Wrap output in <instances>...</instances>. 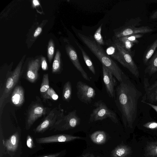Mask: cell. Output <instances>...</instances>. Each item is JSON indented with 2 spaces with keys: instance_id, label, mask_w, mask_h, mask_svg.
<instances>
[{
  "instance_id": "6da1fadb",
  "label": "cell",
  "mask_w": 157,
  "mask_h": 157,
  "mask_svg": "<svg viewBox=\"0 0 157 157\" xmlns=\"http://www.w3.org/2000/svg\"><path fill=\"white\" fill-rule=\"evenodd\" d=\"M115 90V101L126 127L133 128L137 117L138 101L142 93L124 73Z\"/></svg>"
},
{
  "instance_id": "7a4b0ae2",
  "label": "cell",
  "mask_w": 157,
  "mask_h": 157,
  "mask_svg": "<svg viewBox=\"0 0 157 157\" xmlns=\"http://www.w3.org/2000/svg\"><path fill=\"white\" fill-rule=\"evenodd\" d=\"M78 37L98 58L102 65L107 68L119 82L124 72L118 65L105 52L101 46L91 37L78 33Z\"/></svg>"
},
{
  "instance_id": "3957f363",
  "label": "cell",
  "mask_w": 157,
  "mask_h": 157,
  "mask_svg": "<svg viewBox=\"0 0 157 157\" xmlns=\"http://www.w3.org/2000/svg\"><path fill=\"white\" fill-rule=\"evenodd\" d=\"M94 105L95 108L90 114V122L102 121L109 118L114 123H118V117L116 113L109 109L102 101L100 100L95 102Z\"/></svg>"
},
{
  "instance_id": "277c9868",
  "label": "cell",
  "mask_w": 157,
  "mask_h": 157,
  "mask_svg": "<svg viewBox=\"0 0 157 157\" xmlns=\"http://www.w3.org/2000/svg\"><path fill=\"white\" fill-rule=\"evenodd\" d=\"M22 65L21 62L18 65L14 71L11 73L6 80L0 97V117L2 112L10 94L17 83L19 79Z\"/></svg>"
},
{
  "instance_id": "5b68a950",
  "label": "cell",
  "mask_w": 157,
  "mask_h": 157,
  "mask_svg": "<svg viewBox=\"0 0 157 157\" xmlns=\"http://www.w3.org/2000/svg\"><path fill=\"white\" fill-rule=\"evenodd\" d=\"M141 21L140 18L138 17L131 20L126 26L123 27L120 31L115 33V36L117 39L129 35L135 34H144L151 32L153 29L148 26H142L136 27L140 25Z\"/></svg>"
},
{
  "instance_id": "8992f818",
  "label": "cell",
  "mask_w": 157,
  "mask_h": 157,
  "mask_svg": "<svg viewBox=\"0 0 157 157\" xmlns=\"http://www.w3.org/2000/svg\"><path fill=\"white\" fill-rule=\"evenodd\" d=\"M76 110L69 112L68 114L59 119L53 126L50 130L64 131L72 129L78 125L80 123L81 119L77 115Z\"/></svg>"
},
{
  "instance_id": "52a82bcc",
  "label": "cell",
  "mask_w": 157,
  "mask_h": 157,
  "mask_svg": "<svg viewBox=\"0 0 157 157\" xmlns=\"http://www.w3.org/2000/svg\"><path fill=\"white\" fill-rule=\"evenodd\" d=\"M64 115L63 110L60 107L53 109L44 120L33 129V131L35 133H42L49 129L50 130L57 121Z\"/></svg>"
},
{
  "instance_id": "ba28073f",
  "label": "cell",
  "mask_w": 157,
  "mask_h": 157,
  "mask_svg": "<svg viewBox=\"0 0 157 157\" xmlns=\"http://www.w3.org/2000/svg\"><path fill=\"white\" fill-rule=\"evenodd\" d=\"M113 44L120 52L124 62L125 67L137 78L139 76L138 67L134 61L131 53L123 48L116 39L114 40Z\"/></svg>"
},
{
  "instance_id": "9c48e42d",
  "label": "cell",
  "mask_w": 157,
  "mask_h": 157,
  "mask_svg": "<svg viewBox=\"0 0 157 157\" xmlns=\"http://www.w3.org/2000/svg\"><path fill=\"white\" fill-rule=\"evenodd\" d=\"M76 88L78 99L82 102L86 104H90L96 95L95 89L80 81L77 82Z\"/></svg>"
},
{
  "instance_id": "30bf717a",
  "label": "cell",
  "mask_w": 157,
  "mask_h": 157,
  "mask_svg": "<svg viewBox=\"0 0 157 157\" xmlns=\"http://www.w3.org/2000/svg\"><path fill=\"white\" fill-rule=\"evenodd\" d=\"M46 109L43 106L36 104L33 105L29 109L26 120L25 128L29 129L35 121L39 118L45 115Z\"/></svg>"
},
{
  "instance_id": "8fae6325",
  "label": "cell",
  "mask_w": 157,
  "mask_h": 157,
  "mask_svg": "<svg viewBox=\"0 0 157 157\" xmlns=\"http://www.w3.org/2000/svg\"><path fill=\"white\" fill-rule=\"evenodd\" d=\"M83 138L74 136L71 135L59 134L49 136L36 139V142L39 144H44L54 142H67L76 139H82Z\"/></svg>"
},
{
  "instance_id": "7c38bea8",
  "label": "cell",
  "mask_w": 157,
  "mask_h": 157,
  "mask_svg": "<svg viewBox=\"0 0 157 157\" xmlns=\"http://www.w3.org/2000/svg\"><path fill=\"white\" fill-rule=\"evenodd\" d=\"M102 65L103 81L107 93L110 97L115 98L116 81L113 78V75L107 68L103 65Z\"/></svg>"
},
{
  "instance_id": "4fadbf2b",
  "label": "cell",
  "mask_w": 157,
  "mask_h": 157,
  "mask_svg": "<svg viewBox=\"0 0 157 157\" xmlns=\"http://www.w3.org/2000/svg\"><path fill=\"white\" fill-rule=\"evenodd\" d=\"M145 94L143 97L142 101H146L151 104L157 102V80L150 85L148 79L144 78V82Z\"/></svg>"
},
{
  "instance_id": "5bb4252c",
  "label": "cell",
  "mask_w": 157,
  "mask_h": 157,
  "mask_svg": "<svg viewBox=\"0 0 157 157\" xmlns=\"http://www.w3.org/2000/svg\"><path fill=\"white\" fill-rule=\"evenodd\" d=\"M66 50L71 62L76 69L81 73L82 77L86 80L90 81V78L79 62L78 55L75 49L71 46L67 45L66 46Z\"/></svg>"
},
{
  "instance_id": "9a60e30c",
  "label": "cell",
  "mask_w": 157,
  "mask_h": 157,
  "mask_svg": "<svg viewBox=\"0 0 157 157\" xmlns=\"http://www.w3.org/2000/svg\"><path fill=\"white\" fill-rule=\"evenodd\" d=\"M40 61L38 59L29 63L26 73V78L31 83L34 82L38 77V71L40 67Z\"/></svg>"
},
{
  "instance_id": "2e32d148",
  "label": "cell",
  "mask_w": 157,
  "mask_h": 157,
  "mask_svg": "<svg viewBox=\"0 0 157 157\" xmlns=\"http://www.w3.org/2000/svg\"><path fill=\"white\" fill-rule=\"evenodd\" d=\"M19 141V135L17 132L7 139L3 140V144L7 151L14 152L17 149Z\"/></svg>"
},
{
  "instance_id": "e0dca14e",
  "label": "cell",
  "mask_w": 157,
  "mask_h": 157,
  "mask_svg": "<svg viewBox=\"0 0 157 157\" xmlns=\"http://www.w3.org/2000/svg\"><path fill=\"white\" fill-rule=\"evenodd\" d=\"M24 91L23 88L18 86L14 89L11 97V100L15 106H21L25 101Z\"/></svg>"
},
{
  "instance_id": "ac0fdd59",
  "label": "cell",
  "mask_w": 157,
  "mask_h": 157,
  "mask_svg": "<svg viewBox=\"0 0 157 157\" xmlns=\"http://www.w3.org/2000/svg\"><path fill=\"white\" fill-rule=\"evenodd\" d=\"M131 153L132 150L129 147L121 144L111 151L110 157H130Z\"/></svg>"
},
{
  "instance_id": "d6986e66",
  "label": "cell",
  "mask_w": 157,
  "mask_h": 157,
  "mask_svg": "<svg viewBox=\"0 0 157 157\" xmlns=\"http://www.w3.org/2000/svg\"><path fill=\"white\" fill-rule=\"evenodd\" d=\"M105 52L109 56H111L117 60L123 66L125 67V65L121 55L114 44L113 45L109 46L106 48Z\"/></svg>"
},
{
  "instance_id": "ffe728a7",
  "label": "cell",
  "mask_w": 157,
  "mask_h": 157,
  "mask_svg": "<svg viewBox=\"0 0 157 157\" xmlns=\"http://www.w3.org/2000/svg\"><path fill=\"white\" fill-rule=\"evenodd\" d=\"M145 73L149 75H152L157 72V50L147 64Z\"/></svg>"
},
{
  "instance_id": "44dd1931",
  "label": "cell",
  "mask_w": 157,
  "mask_h": 157,
  "mask_svg": "<svg viewBox=\"0 0 157 157\" xmlns=\"http://www.w3.org/2000/svg\"><path fill=\"white\" fill-rule=\"evenodd\" d=\"M90 138L94 143L98 144H102L105 142L106 136L104 131H98L93 133L90 136Z\"/></svg>"
},
{
  "instance_id": "7402d4cb",
  "label": "cell",
  "mask_w": 157,
  "mask_h": 157,
  "mask_svg": "<svg viewBox=\"0 0 157 157\" xmlns=\"http://www.w3.org/2000/svg\"><path fill=\"white\" fill-rule=\"evenodd\" d=\"M157 48V38L148 47L144 53L143 61L145 65L147 64L149 59L154 54Z\"/></svg>"
},
{
  "instance_id": "603a6c76",
  "label": "cell",
  "mask_w": 157,
  "mask_h": 157,
  "mask_svg": "<svg viewBox=\"0 0 157 157\" xmlns=\"http://www.w3.org/2000/svg\"><path fill=\"white\" fill-rule=\"evenodd\" d=\"M77 45L80 50L82 54L83 59L89 70L94 75L96 74V71L93 63L90 58L83 48L77 41H75Z\"/></svg>"
},
{
  "instance_id": "cb8c5ba5",
  "label": "cell",
  "mask_w": 157,
  "mask_h": 157,
  "mask_svg": "<svg viewBox=\"0 0 157 157\" xmlns=\"http://www.w3.org/2000/svg\"><path fill=\"white\" fill-rule=\"evenodd\" d=\"M144 155L147 157H157V141L150 143L146 146Z\"/></svg>"
},
{
  "instance_id": "d4e9b609",
  "label": "cell",
  "mask_w": 157,
  "mask_h": 157,
  "mask_svg": "<svg viewBox=\"0 0 157 157\" xmlns=\"http://www.w3.org/2000/svg\"><path fill=\"white\" fill-rule=\"evenodd\" d=\"M72 89L71 82L68 81L64 84L63 90L62 98L63 100L69 102L71 98Z\"/></svg>"
},
{
  "instance_id": "484cf974",
  "label": "cell",
  "mask_w": 157,
  "mask_h": 157,
  "mask_svg": "<svg viewBox=\"0 0 157 157\" xmlns=\"http://www.w3.org/2000/svg\"><path fill=\"white\" fill-rule=\"evenodd\" d=\"M49 87L48 74H44L40 88V92L42 96L46 93Z\"/></svg>"
},
{
  "instance_id": "4316f807",
  "label": "cell",
  "mask_w": 157,
  "mask_h": 157,
  "mask_svg": "<svg viewBox=\"0 0 157 157\" xmlns=\"http://www.w3.org/2000/svg\"><path fill=\"white\" fill-rule=\"evenodd\" d=\"M122 47L128 52L131 53L132 48L134 44L123 37L117 39Z\"/></svg>"
},
{
  "instance_id": "83f0119b",
  "label": "cell",
  "mask_w": 157,
  "mask_h": 157,
  "mask_svg": "<svg viewBox=\"0 0 157 157\" xmlns=\"http://www.w3.org/2000/svg\"><path fill=\"white\" fill-rule=\"evenodd\" d=\"M61 67L60 53L58 51L56 54L52 66V72L56 73L59 71Z\"/></svg>"
},
{
  "instance_id": "f1b7e54d",
  "label": "cell",
  "mask_w": 157,
  "mask_h": 157,
  "mask_svg": "<svg viewBox=\"0 0 157 157\" xmlns=\"http://www.w3.org/2000/svg\"><path fill=\"white\" fill-rule=\"evenodd\" d=\"M102 25V24H101L99 26L94 35V38L95 41L101 46L105 44V42L101 34Z\"/></svg>"
},
{
  "instance_id": "f546056e",
  "label": "cell",
  "mask_w": 157,
  "mask_h": 157,
  "mask_svg": "<svg viewBox=\"0 0 157 157\" xmlns=\"http://www.w3.org/2000/svg\"><path fill=\"white\" fill-rule=\"evenodd\" d=\"M143 36V34L138 33L129 35L123 37L134 44H138L139 42L137 39L142 37Z\"/></svg>"
},
{
  "instance_id": "4dcf8cb0",
  "label": "cell",
  "mask_w": 157,
  "mask_h": 157,
  "mask_svg": "<svg viewBox=\"0 0 157 157\" xmlns=\"http://www.w3.org/2000/svg\"><path fill=\"white\" fill-rule=\"evenodd\" d=\"M54 52V44L52 41L51 40L49 43L48 50V58L50 61H51Z\"/></svg>"
},
{
  "instance_id": "1f68e13d",
  "label": "cell",
  "mask_w": 157,
  "mask_h": 157,
  "mask_svg": "<svg viewBox=\"0 0 157 157\" xmlns=\"http://www.w3.org/2000/svg\"><path fill=\"white\" fill-rule=\"evenodd\" d=\"M143 126L147 129L157 130V122L155 121L148 122L144 124Z\"/></svg>"
},
{
  "instance_id": "d6a6232c",
  "label": "cell",
  "mask_w": 157,
  "mask_h": 157,
  "mask_svg": "<svg viewBox=\"0 0 157 157\" xmlns=\"http://www.w3.org/2000/svg\"><path fill=\"white\" fill-rule=\"evenodd\" d=\"M26 144L29 148H33L34 145L33 139L29 135H28L27 137Z\"/></svg>"
},
{
  "instance_id": "836d02e7",
  "label": "cell",
  "mask_w": 157,
  "mask_h": 157,
  "mask_svg": "<svg viewBox=\"0 0 157 157\" xmlns=\"http://www.w3.org/2000/svg\"><path fill=\"white\" fill-rule=\"evenodd\" d=\"M50 96L51 99L55 101L57 100L59 98L58 95L52 87H50Z\"/></svg>"
},
{
  "instance_id": "e575fe53",
  "label": "cell",
  "mask_w": 157,
  "mask_h": 157,
  "mask_svg": "<svg viewBox=\"0 0 157 157\" xmlns=\"http://www.w3.org/2000/svg\"><path fill=\"white\" fill-rule=\"evenodd\" d=\"M41 68L43 70L45 71L47 70V63L44 58H43L41 59Z\"/></svg>"
},
{
  "instance_id": "d590c367",
  "label": "cell",
  "mask_w": 157,
  "mask_h": 157,
  "mask_svg": "<svg viewBox=\"0 0 157 157\" xmlns=\"http://www.w3.org/2000/svg\"><path fill=\"white\" fill-rule=\"evenodd\" d=\"M60 154V152L54 154H50L38 157H58Z\"/></svg>"
},
{
  "instance_id": "8d00e7d4",
  "label": "cell",
  "mask_w": 157,
  "mask_h": 157,
  "mask_svg": "<svg viewBox=\"0 0 157 157\" xmlns=\"http://www.w3.org/2000/svg\"><path fill=\"white\" fill-rule=\"evenodd\" d=\"M42 29L41 27H38L36 30L34 34V36L36 37L38 36L41 33Z\"/></svg>"
},
{
  "instance_id": "74e56055",
  "label": "cell",
  "mask_w": 157,
  "mask_h": 157,
  "mask_svg": "<svg viewBox=\"0 0 157 157\" xmlns=\"http://www.w3.org/2000/svg\"><path fill=\"white\" fill-rule=\"evenodd\" d=\"M142 102L144 103H145L146 104H147L148 105L151 107L156 111V112L157 113V105H155L152 104L147 102L146 101H143Z\"/></svg>"
},
{
  "instance_id": "f35d334b",
  "label": "cell",
  "mask_w": 157,
  "mask_h": 157,
  "mask_svg": "<svg viewBox=\"0 0 157 157\" xmlns=\"http://www.w3.org/2000/svg\"><path fill=\"white\" fill-rule=\"evenodd\" d=\"M150 18L152 19H157V10L151 15Z\"/></svg>"
},
{
  "instance_id": "ab89813d",
  "label": "cell",
  "mask_w": 157,
  "mask_h": 157,
  "mask_svg": "<svg viewBox=\"0 0 157 157\" xmlns=\"http://www.w3.org/2000/svg\"><path fill=\"white\" fill-rule=\"evenodd\" d=\"M82 157H94V155L90 153H87L82 155Z\"/></svg>"
},
{
  "instance_id": "60d3db41",
  "label": "cell",
  "mask_w": 157,
  "mask_h": 157,
  "mask_svg": "<svg viewBox=\"0 0 157 157\" xmlns=\"http://www.w3.org/2000/svg\"><path fill=\"white\" fill-rule=\"evenodd\" d=\"M33 3L35 6L39 5L40 4L38 0H34L33 1Z\"/></svg>"
}]
</instances>
